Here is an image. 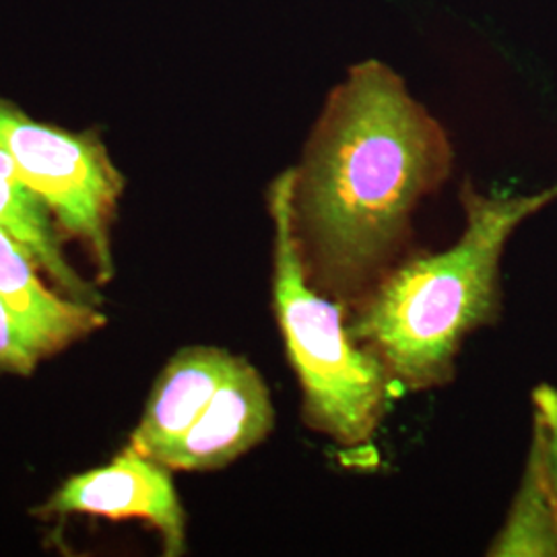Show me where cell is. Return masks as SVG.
Wrapping results in <instances>:
<instances>
[{
    "instance_id": "obj_11",
    "label": "cell",
    "mask_w": 557,
    "mask_h": 557,
    "mask_svg": "<svg viewBox=\"0 0 557 557\" xmlns=\"http://www.w3.org/2000/svg\"><path fill=\"white\" fill-rule=\"evenodd\" d=\"M41 358L0 299V374L32 376Z\"/></svg>"
},
{
    "instance_id": "obj_12",
    "label": "cell",
    "mask_w": 557,
    "mask_h": 557,
    "mask_svg": "<svg viewBox=\"0 0 557 557\" xmlns=\"http://www.w3.org/2000/svg\"><path fill=\"white\" fill-rule=\"evenodd\" d=\"M535 436L545 462L547 481L552 490V499L557 515V393L549 386H541L535 391Z\"/></svg>"
},
{
    "instance_id": "obj_3",
    "label": "cell",
    "mask_w": 557,
    "mask_h": 557,
    "mask_svg": "<svg viewBox=\"0 0 557 557\" xmlns=\"http://www.w3.org/2000/svg\"><path fill=\"white\" fill-rule=\"evenodd\" d=\"M267 211L273 223V312L298 379L299 419L343 448H361L379 434L397 384L349 335L347 308L308 283L275 180L267 188Z\"/></svg>"
},
{
    "instance_id": "obj_9",
    "label": "cell",
    "mask_w": 557,
    "mask_h": 557,
    "mask_svg": "<svg viewBox=\"0 0 557 557\" xmlns=\"http://www.w3.org/2000/svg\"><path fill=\"white\" fill-rule=\"evenodd\" d=\"M0 227L21 242L60 294L85 304H100L94 285L66 259L59 223L36 193L21 180L11 156L0 147Z\"/></svg>"
},
{
    "instance_id": "obj_5",
    "label": "cell",
    "mask_w": 557,
    "mask_h": 557,
    "mask_svg": "<svg viewBox=\"0 0 557 557\" xmlns=\"http://www.w3.org/2000/svg\"><path fill=\"white\" fill-rule=\"evenodd\" d=\"M158 458L126 446L108 465L66 479L34 510L40 518L85 517L140 520L158 531L163 556L186 554V510L172 479Z\"/></svg>"
},
{
    "instance_id": "obj_7",
    "label": "cell",
    "mask_w": 557,
    "mask_h": 557,
    "mask_svg": "<svg viewBox=\"0 0 557 557\" xmlns=\"http://www.w3.org/2000/svg\"><path fill=\"white\" fill-rule=\"evenodd\" d=\"M29 250L0 227V299L41 359L57 356L106 324L98 304H85L44 283Z\"/></svg>"
},
{
    "instance_id": "obj_6",
    "label": "cell",
    "mask_w": 557,
    "mask_h": 557,
    "mask_svg": "<svg viewBox=\"0 0 557 557\" xmlns=\"http://www.w3.org/2000/svg\"><path fill=\"white\" fill-rule=\"evenodd\" d=\"M275 418L267 382L239 356L195 425L165 450L160 462L172 471H220L269 438Z\"/></svg>"
},
{
    "instance_id": "obj_10",
    "label": "cell",
    "mask_w": 557,
    "mask_h": 557,
    "mask_svg": "<svg viewBox=\"0 0 557 557\" xmlns=\"http://www.w3.org/2000/svg\"><path fill=\"white\" fill-rule=\"evenodd\" d=\"M487 556H557V515L547 471L533 440L522 485Z\"/></svg>"
},
{
    "instance_id": "obj_4",
    "label": "cell",
    "mask_w": 557,
    "mask_h": 557,
    "mask_svg": "<svg viewBox=\"0 0 557 557\" xmlns=\"http://www.w3.org/2000/svg\"><path fill=\"white\" fill-rule=\"evenodd\" d=\"M0 147L50 209L62 234L87 248L101 283L112 281V227L126 182L100 135L46 124L0 98Z\"/></svg>"
},
{
    "instance_id": "obj_8",
    "label": "cell",
    "mask_w": 557,
    "mask_h": 557,
    "mask_svg": "<svg viewBox=\"0 0 557 557\" xmlns=\"http://www.w3.org/2000/svg\"><path fill=\"white\" fill-rule=\"evenodd\" d=\"M238 359L215 345L178 349L153 382L128 446L160 460L195 425Z\"/></svg>"
},
{
    "instance_id": "obj_1",
    "label": "cell",
    "mask_w": 557,
    "mask_h": 557,
    "mask_svg": "<svg viewBox=\"0 0 557 557\" xmlns=\"http://www.w3.org/2000/svg\"><path fill=\"white\" fill-rule=\"evenodd\" d=\"M455 168L446 128L380 60L331 89L298 165L275 182L308 283L347 310L413 246L421 200Z\"/></svg>"
},
{
    "instance_id": "obj_2",
    "label": "cell",
    "mask_w": 557,
    "mask_h": 557,
    "mask_svg": "<svg viewBox=\"0 0 557 557\" xmlns=\"http://www.w3.org/2000/svg\"><path fill=\"white\" fill-rule=\"evenodd\" d=\"M465 227L440 252L411 250L347 310V331L397 384L398 395L453 384L469 335L502 314V257L518 225L557 199V184L535 195H485L471 180L458 190Z\"/></svg>"
}]
</instances>
